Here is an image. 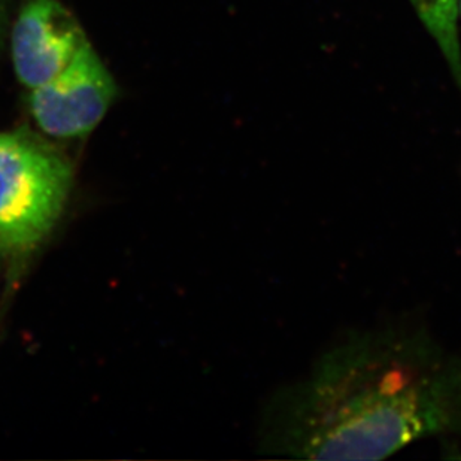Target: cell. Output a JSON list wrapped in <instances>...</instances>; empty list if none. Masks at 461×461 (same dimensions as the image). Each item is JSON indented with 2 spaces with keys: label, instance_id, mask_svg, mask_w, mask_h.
Here are the masks:
<instances>
[{
  "label": "cell",
  "instance_id": "3957f363",
  "mask_svg": "<svg viewBox=\"0 0 461 461\" xmlns=\"http://www.w3.org/2000/svg\"><path fill=\"white\" fill-rule=\"evenodd\" d=\"M117 96V84L90 42L49 83L31 90L32 117L54 140H78L92 133Z\"/></svg>",
  "mask_w": 461,
  "mask_h": 461
},
{
  "label": "cell",
  "instance_id": "5b68a950",
  "mask_svg": "<svg viewBox=\"0 0 461 461\" xmlns=\"http://www.w3.org/2000/svg\"><path fill=\"white\" fill-rule=\"evenodd\" d=\"M418 17L435 40L461 90V42L457 0H411Z\"/></svg>",
  "mask_w": 461,
  "mask_h": 461
},
{
  "label": "cell",
  "instance_id": "6da1fadb",
  "mask_svg": "<svg viewBox=\"0 0 461 461\" xmlns=\"http://www.w3.org/2000/svg\"><path fill=\"white\" fill-rule=\"evenodd\" d=\"M461 435V351L426 324L345 331L260 411L257 448L297 460H381Z\"/></svg>",
  "mask_w": 461,
  "mask_h": 461
},
{
  "label": "cell",
  "instance_id": "277c9868",
  "mask_svg": "<svg viewBox=\"0 0 461 461\" xmlns=\"http://www.w3.org/2000/svg\"><path fill=\"white\" fill-rule=\"evenodd\" d=\"M86 42L83 27L59 0H27L11 38L18 81L29 90L49 83Z\"/></svg>",
  "mask_w": 461,
  "mask_h": 461
},
{
  "label": "cell",
  "instance_id": "7a4b0ae2",
  "mask_svg": "<svg viewBox=\"0 0 461 461\" xmlns=\"http://www.w3.org/2000/svg\"><path fill=\"white\" fill-rule=\"evenodd\" d=\"M72 167L42 140L0 133V253H33L65 211Z\"/></svg>",
  "mask_w": 461,
  "mask_h": 461
},
{
  "label": "cell",
  "instance_id": "8992f818",
  "mask_svg": "<svg viewBox=\"0 0 461 461\" xmlns=\"http://www.w3.org/2000/svg\"><path fill=\"white\" fill-rule=\"evenodd\" d=\"M458 5V17H461V0H457Z\"/></svg>",
  "mask_w": 461,
  "mask_h": 461
}]
</instances>
